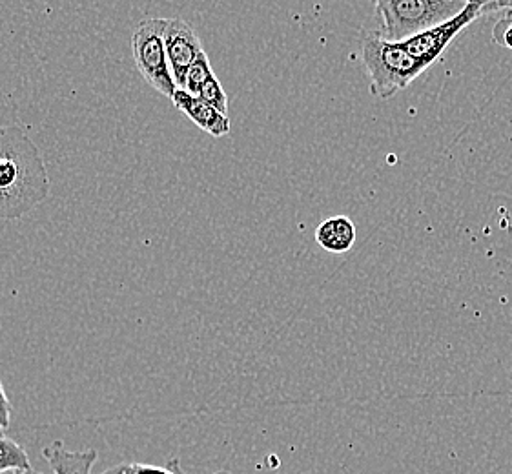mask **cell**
<instances>
[{
  "mask_svg": "<svg viewBox=\"0 0 512 474\" xmlns=\"http://www.w3.org/2000/svg\"><path fill=\"white\" fill-rule=\"evenodd\" d=\"M50 194L39 148L21 126L0 128V219H21Z\"/></svg>",
  "mask_w": 512,
  "mask_h": 474,
  "instance_id": "obj_1",
  "label": "cell"
},
{
  "mask_svg": "<svg viewBox=\"0 0 512 474\" xmlns=\"http://www.w3.org/2000/svg\"><path fill=\"white\" fill-rule=\"evenodd\" d=\"M361 61L369 75L370 92L383 101L405 90L427 70L401 42L385 41L379 33H372L361 42Z\"/></svg>",
  "mask_w": 512,
  "mask_h": 474,
  "instance_id": "obj_2",
  "label": "cell"
},
{
  "mask_svg": "<svg viewBox=\"0 0 512 474\" xmlns=\"http://www.w3.org/2000/svg\"><path fill=\"white\" fill-rule=\"evenodd\" d=\"M467 4L463 0H381L374 4L383 21L379 35L389 42L409 41L451 21Z\"/></svg>",
  "mask_w": 512,
  "mask_h": 474,
  "instance_id": "obj_3",
  "label": "cell"
},
{
  "mask_svg": "<svg viewBox=\"0 0 512 474\" xmlns=\"http://www.w3.org/2000/svg\"><path fill=\"white\" fill-rule=\"evenodd\" d=\"M166 22L168 19L161 17L139 22L132 35V53L144 81L152 84L157 92L172 99L177 92V86L164 48Z\"/></svg>",
  "mask_w": 512,
  "mask_h": 474,
  "instance_id": "obj_4",
  "label": "cell"
},
{
  "mask_svg": "<svg viewBox=\"0 0 512 474\" xmlns=\"http://www.w3.org/2000/svg\"><path fill=\"white\" fill-rule=\"evenodd\" d=\"M485 6H487V2H469L467 8L451 21L443 22L440 26L425 31L418 37H412L409 41L401 42V44L416 61H420L425 68H429L431 64L440 59L445 50L449 48V44L454 41V37H458V33L463 28H467L471 22L485 15Z\"/></svg>",
  "mask_w": 512,
  "mask_h": 474,
  "instance_id": "obj_5",
  "label": "cell"
},
{
  "mask_svg": "<svg viewBox=\"0 0 512 474\" xmlns=\"http://www.w3.org/2000/svg\"><path fill=\"white\" fill-rule=\"evenodd\" d=\"M164 48L175 86L183 90L188 68L205 53L203 44L188 22L183 19H168L164 28Z\"/></svg>",
  "mask_w": 512,
  "mask_h": 474,
  "instance_id": "obj_6",
  "label": "cell"
},
{
  "mask_svg": "<svg viewBox=\"0 0 512 474\" xmlns=\"http://www.w3.org/2000/svg\"><path fill=\"white\" fill-rule=\"evenodd\" d=\"M172 103L177 110L188 115L201 130H205L206 134L214 135V137L230 134V119L226 115L219 114L205 101H201L197 95L177 88V92L172 97Z\"/></svg>",
  "mask_w": 512,
  "mask_h": 474,
  "instance_id": "obj_7",
  "label": "cell"
},
{
  "mask_svg": "<svg viewBox=\"0 0 512 474\" xmlns=\"http://www.w3.org/2000/svg\"><path fill=\"white\" fill-rule=\"evenodd\" d=\"M97 451H70L62 442H53L42 449V458L55 474H92L97 462Z\"/></svg>",
  "mask_w": 512,
  "mask_h": 474,
  "instance_id": "obj_8",
  "label": "cell"
},
{
  "mask_svg": "<svg viewBox=\"0 0 512 474\" xmlns=\"http://www.w3.org/2000/svg\"><path fill=\"white\" fill-rule=\"evenodd\" d=\"M316 241L332 254L349 252L356 241V225L349 217H330L316 230Z\"/></svg>",
  "mask_w": 512,
  "mask_h": 474,
  "instance_id": "obj_9",
  "label": "cell"
},
{
  "mask_svg": "<svg viewBox=\"0 0 512 474\" xmlns=\"http://www.w3.org/2000/svg\"><path fill=\"white\" fill-rule=\"evenodd\" d=\"M30 458L17 442L0 433V474L28 473Z\"/></svg>",
  "mask_w": 512,
  "mask_h": 474,
  "instance_id": "obj_10",
  "label": "cell"
},
{
  "mask_svg": "<svg viewBox=\"0 0 512 474\" xmlns=\"http://www.w3.org/2000/svg\"><path fill=\"white\" fill-rule=\"evenodd\" d=\"M216 73L212 70V66H210V61H208V55L203 53L197 61L188 68V72H186L185 77V86H183V90H186L188 93H192V95H199L201 92V88L205 86L212 77H214Z\"/></svg>",
  "mask_w": 512,
  "mask_h": 474,
  "instance_id": "obj_11",
  "label": "cell"
},
{
  "mask_svg": "<svg viewBox=\"0 0 512 474\" xmlns=\"http://www.w3.org/2000/svg\"><path fill=\"white\" fill-rule=\"evenodd\" d=\"M201 101H205L208 106H212L219 114L228 117V97H226L225 88L219 83L216 75L201 88L197 95Z\"/></svg>",
  "mask_w": 512,
  "mask_h": 474,
  "instance_id": "obj_12",
  "label": "cell"
},
{
  "mask_svg": "<svg viewBox=\"0 0 512 474\" xmlns=\"http://www.w3.org/2000/svg\"><path fill=\"white\" fill-rule=\"evenodd\" d=\"M124 474H185L179 460H170L166 467H155V465L130 464L126 465Z\"/></svg>",
  "mask_w": 512,
  "mask_h": 474,
  "instance_id": "obj_13",
  "label": "cell"
},
{
  "mask_svg": "<svg viewBox=\"0 0 512 474\" xmlns=\"http://www.w3.org/2000/svg\"><path fill=\"white\" fill-rule=\"evenodd\" d=\"M494 41L500 42L505 48L512 50V19L505 17L494 28Z\"/></svg>",
  "mask_w": 512,
  "mask_h": 474,
  "instance_id": "obj_14",
  "label": "cell"
},
{
  "mask_svg": "<svg viewBox=\"0 0 512 474\" xmlns=\"http://www.w3.org/2000/svg\"><path fill=\"white\" fill-rule=\"evenodd\" d=\"M11 423V403L0 382V433H4Z\"/></svg>",
  "mask_w": 512,
  "mask_h": 474,
  "instance_id": "obj_15",
  "label": "cell"
},
{
  "mask_svg": "<svg viewBox=\"0 0 512 474\" xmlns=\"http://www.w3.org/2000/svg\"><path fill=\"white\" fill-rule=\"evenodd\" d=\"M124 469H126V465H115L112 469H108V471L101 474H124Z\"/></svg>",
  "mask_w": 512,
  "mask_h": 474,
  "instance_id": "obj_16",
  "label": "cell"
},
{
  "mask_svg": "<svg viewBox=\"0 0 512 474\" xmlns=\"http://www.w3.org/2000/svg\"><path fill=\"white\" fill-rule=\"evenodd\" d=\"M11 474H41V473H35V471H28V473H11Z\"/></svg>",
  "mask_w": 512,
  "mask_h": 474,
  "instance_id": "obj_17",
  "label": "cell"
},
{
  "mask_svg": "<svg viewBox=\"0 0 512 474\" xmlns=\"http://www.w3.org/2000/svg\"><path fill=\"white\" fill-rule=\"evenodd\" d=\"M217 474H230V473H217Z\"/></svg>",
  "mask_w": 512,
  "mask_h": 474,
  "instance_id": "obj_18",
  "label": "cell"
}]
</instances>
